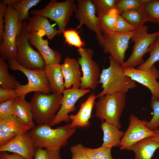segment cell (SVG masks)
Returning <instances> with one entry per match:
<instances>
[{"instance_id": "6da1fadb", "label": "cell", "mask_w": 159, "mask_h": 159, "mask_svg": "<svg viewBox=\"0 0 159 159\" xmlns=\"http://www.w3.org/2000/svg\"><path fill=\"white\" fill-rule=\"evenodd\" d=\"M76 128L70 124L52 129L49 125L39 124L29 132L35 148H45L50 151L60 150L67 144L69 139L75 132Z\"/></svg>"}, {"instance_id": "7a4b0ae2", "label": "cell", "mask_w": 159, "mask_h": 159, "mask_svg": "<svg viewBox=\"0 0 159 159\" xmlns=\"http://www.w3.org/2000/svg\"><path fill=\"white\" fill-rule=\"evenodd\" d=\"M108 59L110 66L102 70L99 80L102 88V91L97 95L99 98L108 94H126L129 90L137 87L136 82L125 74L120 64L110 55Z\"/></svg>"}, {"instance_id": "3957f363", "label": "cell", "mask_w": 159, "mask_h": 159, "mask_svg": "<svg viewBox=\"0 0 159 159\" xmlns=\"http://www.w3.org/2000/svg\"><path fill=\"white\" fill-rule=\"evenodd\" d=\"M62 95L35 92L29 102L34 120L38 125H49L61 107Z\"/></svg>"}, {"instance_id": "277c9868", "label": "cell", "mask_w": 159, "mask_h": 159, "mask_svg": "<svg viewBox=\"0 0 159 159\" xmlns=\"http://www.w3.org/2000/svg\"><path fill=\"white\" fill-rule=\"evenodd\" d=\"M126 97V94L114 93L101 97L95 105V117L120 129V118L125 106Z\"/></svg>"}, {"instance_id": "5b68a950", "label": "cell", "mask_w": 159, "mask_h": 159, "mask_svg": "<svg viewBox=\"0 0 159 159\" xmlns=\"http://www.w3.org/2000/svg\"><path fill=\"white\" fill-rule=\"evenodd\" d=\"M27 23L22 21L20 24L17 37V52L15 58L17 63L28 69H44L45 63L39 52L34 50L28 41L29 32L26 28Z\"/></svg>"}, {"instance_id": "8992f818", "label": "cell", "mask_w": 159, "mask_h": 159, "mask_svg": "<svg viewBox=\"0 0 159 159\" xmlns=\"http://www.w3.org/2000/svg\"><path fill=\"white\" fill-rule=\"evenodd\" d=\"M19 15L11 4H7L3 41L0 44L1 56L4 60L15 59L17 53L16 40L21 23Z\"/></svg>"}, {"instance_id": "52a82bcc", "label": "cell", "mask_w": 159, "mask_h": 159, "mask_svg": "<svg viewBox=\"0 0 159 159\" xmlns=\"http://www.w3.org/2000/svg\"><path fill=\"white\" fill-rule=\"evenodd\" d=\"M7 61L11 69L21 71L28 80V83L25 85H21L16 81L15 91L19 97H25L27 94L33 92L50 94L51 92L49 84L44 69H26L18 64L14 59Z\"/></svg>"}, {"instance_id": "ba28073f", "label": "cell", "mask_w": 159, "mask_h": 159, "mask_svg": "<svg viewBox=\"0 0 159 159\" xmlns=\"http://www.w3.org/2000/svg\"><path fill=\"white\" fill-rule=\"evenodd\" d=\"M77 7L74 0L59 2L52 0L43 8L32 11L31 14L48 18L57 24L58 34L60 35L65 30L70 17Z\"/></svg>"}, {"instance_id": "9c48e42d", "label": "cell", "mask_w": 159, "mask_h": 159, "mask_svg": "<svg viewBox=\"0 0 159 159\" xmlns=\"http://www.w3.org/2000/svg\"><path fill=\"white\" fill-rule=\"evenodd\" d=\"M148 26L143 25L138 29L132 36L130 40L134 43L132 51L128 59L121 65L122 68H135L145 62L144 56L148 52L150 46L159 35V31L148 33Z\"/></svg>"}, {"instance_id": "30bf717a", "label": "cell", "mask_w": 159, "mask_h": 159, "mask_svg": "<svg viewBox=\"0 0 159 159\" xmlns=\"http://www.w3.org/2000/svg\"><path fill=\"white\" fill-rule=\"evenodd\" d=\"M136 30L127 33L112 31L103 33L99 44L103 47L104 53H109L121 65L125 62V53L129 48V40Z\"/></svg>"}, {"instance_id": "8fae6325", "label": "cell", "mask_w": 159, "mask_h": 159, "mask_svg": "<svg viewBox=\"0 0 159 159\" xmlns=\"http://www.w3.org/2000/svg\"><path fill=\"white\" fill-rule=\"evenodd\" d=\"M80 57L77 60L82 72L80 88L85 90H95L99 84L100 69L98 64L92 59L93 49L89 48L78 49Z\"/></svg>"}, {"instance_id": "7c38bea8", "label": "cell", "mask_w": 159, "mask_h": 159, "mask_svg": "<svg viewBox=\"0 0 159 159\" xmlns=\"http://www.w3.org/2000/svg\"><path fill=\"white\" fill-rule=\"evenodd\" d=\"M129 120L128 127L119 146L121 150L130 151L132 146L137 142L155 135L154 131L147 127V121L140 120L132 114L130 115Z\"/></svg>"}, {"instance_id": "4fadbf2b", "label": "cell", "mask_w": 159, "mask_h": 159, "mask_svg": "<svg viewBox=\"0 0 159 159\" xmlns=\"http://www.w3.org/2000/svg\"><path fill=\"white\" fill-rule=\"evenodd\" d=\"M90 91V89L83 90L72 88L65 89L62 93L60 108L49 125L51 127L62 122L68 123L70 121L69 114L76 110L75 104L76 102Z\"/></svg>"}, {"instance_id": "5bb4252c", "label": "cell", "mask_w": 159, "mask_h": 159, "mask_svg": "<svg viewBox=\"0 0 159 159\" xmlns=\"http://www.w3.org/2000/svg\"><path fill=\"white\" fill-rule=\"evenodd\" d=\"M125 74L132 80L149 89L152 94L151 99L159 100V70L154 65L146 70L138 69L135 68H122Z\"/></svg>"}, {"instance_id": "9a60e30c", "label": "cell", "mask_w": 159, "mask_h": 159, "mask_svg": "<svg viewBox=\"0 0 159 159\" xmlns=\"http://www.w3.org/2000/svg\"><path fill=\"white\" fill-rule=\"evenodd\" d=\"M77 6L75 10V16L80 23L76 29L85 25L91 30L96 34V38L99 44L100 42L102 33L98 26V17L96 15L95 6L91 0H77Z\"/></svg>"}, {"instance_id": "2e32d148", "label": "cell", "mask_w": 159, "mask_h": 159, "mask_svg": "<svg viewBox=\"0 0 159 159\" xmlns=\"http://www.w3.org/2000/svg\"><path fill=\"white\" fill-rule=\"evenodd\" d=\"M35 148L29 132L17 135L7 144L0 147L1 152L9 151L18 154L25 159H33Z\"/></svg>"}, {"instance_id": "e0dca14e", "label": "cell", "mask_w": 159, "mask_h": 159, "mask_svg": "<svg viewBox=\"0 0 159 159\" xmlns=\"http://www.w3.org/2000/svg\"><path fill=\"white\" fill-rule=\"evenodd\" d=\"M45 35L42 31L37 32H30L28 37L29 43L34 46L42 55L46 66L54 64H60L62 54L59 52L49 47L48 39H44Z\"/></svg>"}, {"instance_id": "ac0fdd59", "label": "cell", "mask_w": 159, "mask_h": 159, "mask_svg": "<svg viewBox=\"0 0 159 159\" xmlns=\"http://www.w3.org/2000/svg\"><path fill=\"white\" fill-rule=\"evenodd\" d=\"M60 66L66 89L70 88L71 86L74 89L80 88L81 72L77 60L67 56L64 59V63Z\"/></svg>"}, {"instance_id": "d6986e66", "label": "cell", "mask_w": 159, "mask_h": 159, "mask_svg": "<svg viewBox=\"0 0 159 159\" xmlns=\"http://www.w3.org/2000/svg\"><path fill=\"white\" fill-rule=\"evenodd\" d=\"M97 98V95L94 93H91L85 102L81 103L77 113L69 116L71 121L70 125L72 127L84 128L90 125V120Z\"/></svg>"}, {"instance_id": "ffe728a7", "label": "cell", "mask_w": 159, "mask_h": 159, "mask_svg": "<svg viewBox=\"0 0 159 159\" xmlns=\"http://www.w3.org/2000/svg\"><path fill=\"white\" fill-rule=\"evenodd\" d=\"M60 64L45 66L44 69L48 81L51 92L61 95L65 90L64 78Z\"/></svg>"}, {"instance_id": "44dd1931", "label": "cell", "mask_w": 159, "mask_h": 159, "mask_svg": "<svg viewBox=\"0 0 159 159\" xmlns=\"http://www.w3.org/2000/svg\"><path fill=\"white\" fill-rule=\"evenodd\" d=\"M26 28L29 32L43 31L50 40L58 34V30L52 26L47 18L39 15H34L30 17Z\"/></svg>"}, {"instance_id": "7402d4cb", "label": "cell", "mask_w": 159, "mask_h": 159, "mask_svg": "<svg viewBox=\"0 0 159 159\" xmlns=\"http://www.w3.org/2000/svg\"><path fill=\"white\" fill-rule=\"evenodd\" d=\"M100 128L103 132V142L101 146L111 148L119 146L124 133L113 124L102 122Z\"/></svg>"}, {"instance_id": "603a6c76", "label": "cell", "mask_w": 159, "mask_h": 159, "mask_svg": "<svg viewBox=\"0 0 159 159\" xmlns=\"http://www.w3.org/2000/svg\"><path fill=\"white\" fill-rule=\"evenodd\" d=\"M13 115H14L32 129L35 126L29 102L25 97H18L13 102Z\"/></svg>"}, {"instance_id": "cb8c5ba5", "label": "cell", "mask_w": 159, "mask_h": 159, "mask_svg": "<svg viewBox=\"0 0 159 159\" xmlns=\"http://www.w3.org/2000/svg\"><path fill=\"white\" fill-rule=\"evenodd\" d=\"M158 148L159 143L153 140L150 137L135 143L131 148L130 150L135 153V159H151Z\"/></svg>"}, {"instance_id": "d4e9b609", "label": "cell", "mask_w": 159, "mask_h": 159, "mask_svg": "<svg viewBox=\"0 0 159 159\" xmlns=\"http://www.w3.org/2000/svg\"><path fill=\"white\" fill-rule=\"evenodd\" d=\"M7 4H11L19 13V19L20 23L30 19L29 11L33 6L40 2V0H4Z\"/></svg>"}, {"instance_id": "484cf974", "label": "cell", "mask_w": 159, "mask_h": 159, "mask_svg": "<svg viewBox=\"0 0 159 159\" xmlns=\"http://www.w3.org/2000/svg\"><path fill=\"white\" fill-rule=\"evenodd\" d=\"M31 129L14 115L9 118L0 120V130L14 133L17 135L28 132Z\"/></svg>"}, {"instance_id": "4316f807", "label": "cell", "mask_w": 159, "mask_h": 159, "mask_svg": "<svg viewBox=\"0 0 159 159\" xmlns=\"http://www.w3.org/2000/svg\"><path fill=\"white\" fill-rule=\"evenodd\" d=\"M119 14L114 9L98 17V26L102 33L115 31L117 17Z\"/></svg>"}, {"instance_id": "83f0119b", "label": "cell", "mask_w": 159, "mask_h": 159, "mask_svg": "<svg viewBox=\"0 0 159 159\" xmlns=\"http://www.w3.org/2000/svg\"><path fill=\"white\" fill-rule=\"evenodd\" d=\"M8 65L0 56V86L3 88L15 90L16 82L14 76L10 74Z\"/></svg>"}, {"instance_id": "f1b7e54d", "label": "cell", "mask_w": 159, "mask_h": 159, "mask_svg": "<svg viewBox=\"0 0 159 159\" xmlns=\"http://www.w3.org/2000/svg\"><path fill=\"white\" fill-rule=\"evenodd\" d=\"M142 9L147 21L159 24V0H149Z\"/></svg>"}, {"instance_id": "f546056e", "label": "cell", "mask_w": 159, "mask_h": 159, "mask_svg": "<svg viewBox=\"0 0 159 159\" xmlns=\"http://www.w3.org/2000/svg\"><path fill=\"white\" fill-rule=\"evenodd\" d=\"M120 15L137 29L147 21L142 9L131 10L122 13Z\"/></svg>"}, {"instance_id": "4dcf8cb0", "label": "cell", "mask_w": 159, "mask_h": 159, "mask_svg": "<svg viewBox=\"0 0 159 159\" xmlns=\"http://www.w3.org/2000/svg\"><path fill=\"white\" fill-rule=\"evenodd\" d=\"M148 52L150 53L149 57L143 64L139 65L137 69L147 70L153 65L156 62L159 61V35L150 46Z\"/></svg>"}, {"instance_id": "1f68e13d", "label": "cell", "mask_w": 159, "mask_h": 159, "mask_svg": "<svg viewBox=\"0 0 159 159\" xmlns=\"http://www.w3.org/2000/svg\"><path fill=\"white\" fill-rule=\"evenodd\" d=\"M98 17L105 14L113 9H115L118 0H91Z\"/></svg>"}, {"instance_id": "d6a6232c", "label": "cell", "mask_w": 159, "mask_h": 159, "mask_svg": "<svg viewBox=\"0 0 159 159\" xmlns=\"http://www.w3.org/2000/svg\"><path fill=\"white\" fill-rule=\"evenodd\" d=\"M89 159H113L111 154V148L101 146L96 148L85 147Z\"/></svg>"}, {"instance_id": "836d02e7", "label": "cell", "mask_w": 159, "mask_h": 159, "mask_svg": "<svg viewBox=\"0 0 159 159\" xmlns=\"http://www.w3.org/2000/svg\"><path fill=\"white\" fill-rule=\"evenodd\" d=\"M77 30L76 29H65L62 33L65 42L68 44L80 49L83 48L85 43L82 40L79 34V32H77Z\"/></svg>"}, {"instance_id": "e575fe53", "label": "cell", "mask_w": 159, "mask_h": 159, "mask_svg": "<svg viewBox=\"0 0 159 159\" xmlns=\"http://www.w3.org/2000/svg\"><path fill=\"white\" fill-rule=\"evenodd\" d=\"M142 5V0H118L115 9L120 14L131 10L141 9Z\"/></svg>"}, {"instance_id": "d590c367", "label": "cell", "mask_w": 159, "mask_h": 159, "mask_svg": "<svg viewBox=\"0 0 159 159\" xmlns=\"http://www.w3.org/2000/svg\"><path fill=\"white\" fill-rule=\"evenodd\" d=\"M150 105L153 110V115L146 126L150 130L155 131L158 129L159 127V100L151 98Z\"/></svg>"}, {"instance_id": "8d00e7d4", "label": "cell", "mask_w": 159, "mask_h": 159, "mask_svg": "<svg viewBox=\"0 0 159 159\" xmlns=\"http://www.w3.org/2000/svg\"><path fill=\"white\" fill-rule=\"evenodd\" d=\"M60 150L50 151L39 148H35V159H61Z\"/></svg>"}, {"instance_id": "74e56055", "label": "cell", "mask_w": 159, "mask_h": 159, "mask_svg": "<svg viewBox=\"0 0 159 159\" xmlns=\"http://www.w3.org/2000/svg\"><path fill=\"white\" fill-rule=\"evenodd\" d=\"M11 99L0 103V120L7 119L13 116V102Z\"/></svg>"}, {"instance_id": "f35d334b", "label": "cell", "mask_w": 159, "mask_h": 159, "mask_svg": "<svg viewBox=\"0 0 159 159\" xmlns=\"http://www.w3.org/2000/svg\"><path fill=\"white\" fill-rule=\"evenodd\" d=\"M136 29L135 28L125 20L120 14H118L115 32L127 33L134 31Z\"/></svg>"}, {"instance_id": "ab89813d", "label": "cell", "mask_w": 159, "mask_h": 159, "mask_svg": "<svg viewBox=\"0 0 159 159\" xmlns=\"http://www.w3.org/2000/svg\"><path fill=\"white\" fill-rule=\"evenodd\" d=\"M70 151L72 154L71 159H89L85 147L81 143L72 146Z\"/></svg>"}, {"instance_id": "60d3db41", "label": "cell", "mask_w": 159, "mask_h": 159, "mask_svg": "<svg viewBox=\"0 0 159 159\" xmlns=\"http://www.w3.org/2000/svg\"><path fill=\"white\" fill-rule=\"evenodd\" d=\"M19 97L15 90L0 87V103Z\"/></svg>"}, {"instance_id": "b9f144b4", "label": "cell", "mask_w": 159, "mask_h": 159, "mask_svg": "<svg viewBox=\"0 0 159 159\" xmlns=\"http://www.w3.org/2000/svg\"><path fill=\"white\" fill-rule=\"evenodd\" d=\"M7 5L2 1L0 2V42L3 41V35L4 31V24L5 22V15Z\"/></svg>"}, {"instance_id": "7bdbcfd3", "label": "cell", "mask_w": 159, "mask_h": 159, "mask_svg": "<svg viewBox=\"0 0 159 159\" xmlns=\"http://www.w3.org/2000/svg\"><path fill=\"white\" fill-rule=\"evenodd\" d=\"M17 135L15 133L0 130V146L7 144L12 140Z\"/></svg>"}, {"instance_id": "ee69618b", "label": "cell", "mask_w": 159, "mask_h": 159, "mask_svg": "<svg viewBox=\"0 0 159 159\" xmlns=\"http://www.w3.org/2000/svg\"><path fill=\"white\" fill-rule=\"evenodd\" d=\"M0 157L2 159H25L19 155L13 153L12 154H9L6 152H1Z\"/></svg>"}, {"instance_id": "f6af8a7d", "label": "cell", "mask_w": 159, "mask_h": 159, "mask_svg": "<svg viewBox=\"0 0 159 159\" xmlns=\"http://www.w3.org/2000/svg\"><path fill=\"white\" fill-rule=\"evenodd\" d=\"M155 135L150 138L153 140L159 143V129L154 131Z\"/></svg>"}]
</instances>
